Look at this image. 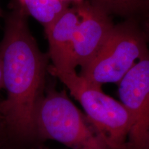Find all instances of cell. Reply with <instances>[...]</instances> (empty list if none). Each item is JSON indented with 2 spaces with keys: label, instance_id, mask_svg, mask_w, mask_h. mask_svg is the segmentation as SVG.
I'll return each mask as SVG.
<instances>
[{
  "label": "cell",
  "instance_id": "9",
  "mask_svg": "<svg viewBox=\"0 0 149 149\" xmlns=\"http://www.w3.org/2000/svg\"><path fill=\"white\" fill-rule=\"evenodd\" d=\"M107 11L119 15H128L135 12L145 3V0H91Z\"/></svg>",
  "mask_w": 149,
  "mask_h": 149
},
{
  "label": "cell",
  "instance_id": "5",
  "mask_svg": "<svg viewBox=\"0 0 149 149\" xmlns=\"http://www.w3.org/2000/svg\"><path fill=\"white\" fill-rule=\"evenodd\" d=\"M130 120L126 149H149V51L119 83Z\"/></svg>",
  "mask_w": 149,
  "mask_h": 149
},
{
  "label": "cell",
  "instance_id": "10",
  "mask_svg": "<svg viewBox=\"0 0 149 149\" xmlns=\"http://www.w3.org/2000/svg\"><path fill=\"white\" fill-rule=\"evenodd\" d=\"M3 88V70L2 60H1V54H0V90Z\"/></svg>",
  "mask_w": 149,
  "mask_h": 149
},
{
  "label": "cell",
  "instance_id": "12",
  "mask_svg": "<svg viewBox=\"0 0 149 149\" xmlns=\"http://www.w3.org/2000/svg\"><path fill=\"white\" fill-rule=\"evenodd\" d=\"M148 26H149V18H148Z\"/></svg>",
  "mask_w": 149,
  "mask_h": 149
},
{
  "label": "cell",
  "instance_id": "13",
  "mask_svg": "<svg viewBox=\"0 0 149 149\" xmlns=\"http://www.w3.org/2000/svg\"><path fill=\"white\" fill-rule=\"evenodd\" d=\"M0 119H1V120H2V119H1V115H0Z\"/></svg>",
  "mask_w": 149,
  "mask_h": 149
},
{
  "label": "cell",
  "instance_id": "8",
  "mask_svg": "<svg viewBox=\"0 0 149 149\" xmlns=\"http://www.w3.org/2000/svg\"><path fill=\"white\" fill-rule=\"evenodd\" d=\"M18 7L47 29L68 8L64 0H17Z\"/></svg>",
  "mask_w": 149,
  "mask_h": 149
},
{
  "label": "cell",
  "instance_id": "3",
  "mask_svg": "<svg viewBox=\"0 0 149 149\" xmlns=\"http://www.w3.org/2000/svg\"><path fill=\"white\" fill-rule=\"evenodd\" d=\"M49 70L79 102L87 118L110 148L126 149L130 120L124 105L105 94L102 87L88 82L77 74L74 68L54 69L50 67Z\"/></svg>",
  "mask_w": 149,
  "mask_h": 149
},
{
  "label": "cell",
  "instance_id": "11",
  "mask_svg": "<svg viewBox=\"0 0 149 149\" xmlns=\"http://www.w3.org/2000/svg\"><path fill=\"white\" fill-rule=\"evenodd\" d=\"M64 1H70V0H64ZM72 1H74V2H75V1H82V0H72Z\"/></svg>",
  "mask_w": 149,
  "mask_h": 149
},
{
  "label": "cell",
  "instance_id": "4",
  "mask_svg": "<svg viewBox=\"0 0 149 149\" xmlns=\"http://www.w3.org/2000/svg\"><path fill=\"white\" fill-rule=\"evenodd\" d=\"M148 51L138 31L128 26H115L103 47L81 67L79 75L100 87L104 84H119Z\"/></svg>",
  "mask_w": 149,
  "mask_h": 149
},
{
  "label": "cell",
  "instance_id": "6",
  "mask_svg": "<svg viewBox=\"0 0 149 149\" xmlns=\"http://www.w3.org/2000/svg\"><path fill=\"white\" fill-rule=\"evenodd\" d=\"M80 19L76 28L69 54V65L81 68L95 56L107 42L115 26L109 13L92 1H77Z\"/></svg>",
  "mask_w": 149,
  "mask_h": 149
},
{
  "label": "cell",
  "instance_id": "7",
  "mask_svg": "<svg viewBox=\"0 0 149 149\" xmlns=\"http://www.w3.org/2000/svg\"><path fill=\"white\" fill-rule=\"evenodd\" d=\"M67 9L49 27L45 29L49 44V55L54 69L70 68L69 54L76 28L80 19L77 1Z\"/></svg>",
  "mask_w": 149,
  "mask_h": 149
},
{
  "label": "cell",
  "instance_id": "1",
  "mask_svg": "<svg viewBox=\"0 0 149 149\" xmlns=\"http://www.w3.org/2000/svg\"><path fill=\"white\" fill-rule=\"evenodd\" d=\"M27 15L18 7L7 16L0 43L3 88L7 98L0 102V115L13 133L35 135V115L42 97L46 59L30 32Z\"/></svg>",
  "mask_w": 149,
  "mask_h": 149
},
{
  "label": "cell",
  "instance_id": "2",
  "mask_svg": "<svg viewBox=\"0 0 149 149\" xmlns=\"http://www.w3.org/2000/svg\"><path fill=\"white\" fill-rule=\"evenodd\" d=\"M35 135L71 149H111L64 92L51 91L42 96L35 112Z\"/></svg>",
  "mask_w": 149,
  "mask_h": 149
},
{
  "label": "cell",
  "instance_id": "14",
  "mask_svg": "<svg viewBox=\"0 0 149 149\" xmlns=\"http://www.w3.org/2000/svg\"><path fill=\"white\" fill-rule=\"evenodd\" d=\"M147 1H148V3H149V0H147Z\"/></svg>",
  "mask_w": 149,
  "mask_h": 149
}]
</instances>
